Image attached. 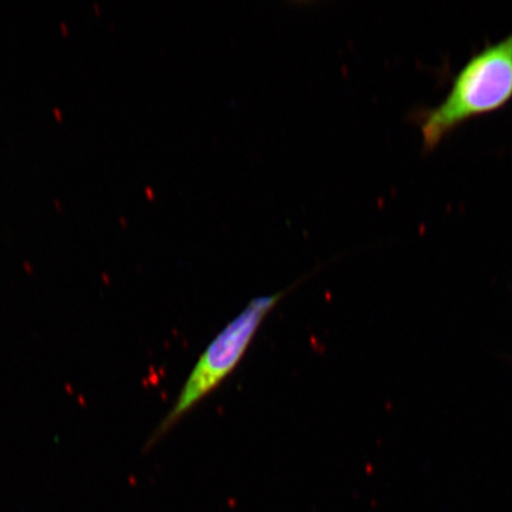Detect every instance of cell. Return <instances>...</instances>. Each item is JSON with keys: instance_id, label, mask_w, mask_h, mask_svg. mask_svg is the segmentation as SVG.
I'll use <instances>...</instances> for the list:
<instances>
[{"instance_id": "cell-1", "label": "cell", "mask_w": 512, "mask_h": 512, "mask_svg": "<svg viewBox=\"0 0 512 512\" xmlns=\"http://www.w3.org/2000/svg\"><path fill=\"white\" fill-rule=\"evenodd\" d=\"M512 99V31L471 56L437 107L416 115L424 150L431 152L470 119L501 110Z\"/></svg>"}, {"instance_id": "cell-2", "label": "cell", "mask_w": 512, "mask_h": 512, "mask_svg": "<svg viewBox=\"0 0 512 512\" xmlns=\"http://www.w3.org/2000/svg\"><path fill=\"white\" fill-rule=\"evenodd\" d=\"M286 293L287 290L272 294V296L254 298L246 309L213 339L192 369L174 406L147 440L146 448H152L159 443L185 414L189 413L198 402L206 398L232 373L245 355L256 331L268 313Z\"/></svg>"}]
</instances>
